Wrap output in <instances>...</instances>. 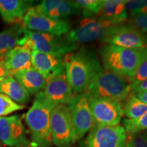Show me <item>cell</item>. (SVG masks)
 Returning <instances> with one entry per match:
<instances>
[{
  "label": "cell",
  "instance_id": "obj_1",
  "mask_svg": "<svg viewBox=\"0 0 147 147\" xmlns=\"http://www.w3.org/2000/svg\"><path fill=\"white\" fill-rule=\"evenodd\" d=\"M65 71L74 95L86 93L95 74L102 67L93 51L82 48L64 56Z\"/></svg>",
  "mask_w": 147,
  "mask_h": 147
},
{
  "label": "cell",
  "instance_id": "obj_2",
  "mask_svg": "<svg viewBox=\"0 0 147 147\" xmlns=\"http://www.w3.org/2000/svg\"><path fill=\"white\" fill-rule=\"evenodd\" d=\"M104 68L124 78H130L147 57V48L126 49L104 44L100 49Z\"/></svg>",
  "mask_w": 147,
  "mask_h": 147
},
{
  "label": "cell",
  "instance_id": "obj_3",
  "mask_svg": "<svg viewBox=\"0 0 147 147\" xmlns=\"http://www.w3.org/2000/svg\"><path fill=\"white\" fill-rule=\"evenodd\" d=\"M54 108L45 100L42 91L36 94L32 107L25 115L34 147H47L52 143L51 115Z\"/></svg>",
  "mask_w": 147,
  "mask_h": 147
},
{
  "label": "cell",
  "instance_id": "obj_4",
  "mask_svg": "<svg viewBox=\"0 0 147 147\" xmlns=\"http://www.w3.org/2000/svg\"><path fill=\"white\" fill-rule=\"evenodd\" d=\"M86 93L93 98H108L124 102L131 93L125 78L102 67L95 74Z\"/></svg>",
  "mask_w": 147,
  "mask_h": 147
},
{
  "label": "cell",
  "instance_id": "obj_5",
  "mask_svg": "<svg viewBox=\"0 0 147 147\" xmlns=\"http://www.w3.org/2000/svg\"><path fill=\"white\" fill-rule=\"evenodd\" d=\"M18 46L31 51L65 55L76 51L78 45L67 41L64 36L35 32L25 29Z\"/></svg>",
  "mask_w": 147,
  "mask_h": 147
},
{
  "label": "cell",
  "instance_id": "obj_6",
  "mask_svg": "<svg viewBox=\"0 0 147 147\" xmlns=\"http://www.w3.org/2000/svg\"><path fill=\"white\" fill-rule=\"evenodd\" d=\"M52 142L57 147H71L77 141L67 105H59L51 111Z\"/></svg>",
  "mask_w": 147,
  "mask_h": 147
},
{
  "label": "cell",
  "instance_id": "obj_7",
  "mask_svg": "<svg viewBox=\"0 0 147 147\" xmlns=\"http://www.w3.org/2000/svg\"><path fill=\"white\" fill-rule=\"evenodd\" d=\"M90 99L87 93L74 95L67 105L77 140L81 139L95 125L90 107Z\"/></svg>",
  "mask_w": 147,
  "mask_h": 147
},
{
  "label": "cell",
  "instance_id": "obj_8",
  "mask_svg": "<svg viewBox=\"0 0 147 147\" xmlns=\"http://www.w3.org/2000/svg\"><path fill=\"white\" fill-rule=\"evenodd\" d=\"M114 26L115 25L97 18H84L78 26L70 29L64 37L68 42L77 45L97 40L102 41Z\"/></svg>",
  "mask_w": 147,
  "mask_h": 147
},
{
  "label": "cell",
  "instance_id": "obj_9",
  "mask_svg": "<svg viewBox=\"0 0 147 147\" xmlns=\"http://www.w3.org/2000/svg\"><path fill=\"white\" fill-rule=\"evenodd\" d=\"M102 42L126 49L147 48V36L131 23L115 25Z\"/></svg>",
  "mask_w": 147,
  "mask_h": 147
},
{
  "label": "cell",
  "instance_id": "obj_10",
  "mask_svg": "<svg viewBox=\"0 0 147 147\" xmlns=\"http://www.w3.org/2000/svg\"><path fill=\"white\" fill-rule=\"evenodd\" d=\"M127 134L123 125H95L85 140L86 147H125Z\"/></svg>",
  "mask_w": 147,
  "mask_h": 147
},
{
  "label": "cell",
  "instance_id": "obj_11",
  "mask_svg": "<svg viewBox=\"0 0 147 147\" xmlns=\"http://www.w3.org/2000/svg\"><path fill=\"white\" fill-rule=\"evenodd\" d=\"M23 25L29 31L62 36L69 32L71 25L67 21L56 20L37 12L32 7L23 18Z\"/></svg>",
  "mask_w": 147,
  "mask_h": 147
},
{
  "label": "cell",
  "instance_id": "obj_12",
  "mask_svg": "<svg viewBox=\"0 0 147 147\" xmlns=\"http://www.w3.org/2000/svg\"><path fill=\"white\" fill-rule=\"evenodd\" d=\"M90 107L95 125H117L123 116L121 103L113 99L91 97Z\"/></svg>",
  "mask_w": 147,
  "mask_h": 147
},
{
  "label": "cell",
  "instance_id": "obj_13",
  "mask_svg": "<svg viewBox=\"0 0 147 147\" xmlns=\"http://www.w3.org/2000/svg\"><path fill=\"white\" fill-rule=\"evenodd\" d=\"M45 100L53 107L59 105H67L74 96L65 71L47 80L45 89L42 91Z\"/></svg>",
  "mask_w": 147,
  "mask_h": 147
},
{
  "label": "cell",
  "instance_id": "obj_14",
  "mask_svg": "<svg viewBox=\"0 0 147 147\" xmlns=\"http://www.w3.org/2000/svg\"><path fill=\"white\" fill-rule=\"evenodd\" d=\"M0 141L9 146H21L28 142L23 123L17 115L0 117Z\"/></svg>",
  "mask_w": 147,
  "mask_h": 147
},
{
  "label": "cell",
  "instance_id": "obj_15",
  "mask_svg": "<svg viewBox=\"0 0 147 147\" xmlns=\"http://www.w3.org/2000/svg\"><path fill=\"white\" fill-rule=\"evenodd\" d=\"M64 56L32 51V67L47 80L65 70Z\"/></svg>",
  "mask_w": 147,
  "mask_h": 147
},
{
  "label": "cell",
  "instance_id": "obj_16",
  "mask_svg": "<svg viewBox=\"0 0 147 147\" xmlns=\"http://www.w3.org/2000/svg\"><path fill=\"white\" fill-rule=\"evenodd\" d=\"M32 3L23 0H0V14L6 23L23 24L24 16L32 8Z\"/></svg>",
  "mask_w": 147,
  "mask_h": 147
},
{
  "label": "cell",
  "instance_id": "obj_17",
  "mask_svg": "<svg viewBox=\"0 0 147 147\" xmlns=\"http://www.w3.org/2000/svg\"><path fill=\"white\" fill-rule=\"evenodd\" d=\"M127 16L125 0H104L97 18L116 25L123 23Z\"/></svg>",
  "mask_w": 147,
  "mask_h": 147
},
{
  "label": "cell",
  "instance_id": "obj_18",
  "mask_svg": "<svg viewBox=\"0 0 147 147\" xmlns=\"http://www.w3.org/2000/svg\"><path fill=\"white\" fill-rule=\"evenodd\" d=\"M5 65L10 75L17 71L32 68V51L17 46L3 56Z\"/></svg>",
  "mask_w": 147,
  "mask_h": 147
},
{
  "label": "cell",
  "instance_id": "obj_19",
  "mask_svg": "<svg viewBox=\"0 0 147 147\" xmlns=\"http://www.w3.org/2000/svg\"><path fill=\"white\" fill-rule=\"evenodd\" d=\"M12 76L29 94H38L45 89L47 80L34 67L17 71Z\"/></svg>",
  "mask_w": 147,
  "mask_h": 147
},
{
  "label": "cell",
  "instance_id": "obj_20",
  "mask_svg": "<svg viewBox=\"0 0 147 147\" xmlns=\"http://www.w3.org/2000/svg\"><path fill=\"white\" fill-rule=\"evenodd\" d=\"M0 93L7 95L18 104H27L31 99V95L12 75L0 82Z\"/></svg>",
  "mask_w": 147,
  "mask_h": 147
},
{
  "label": "cell",
  "instance_id": "obj_21",
  "mask_svg": "<svg viewBox=\"0 0 147 147\" xmlns=\"http://www.w3.org/2000/svg\"><path fill=\"white\" fill-rule=\"evenodd\" d=\"M25 29L23 24H16L0 33V57L4 56L12 49L18 46Z\"/></svg>",
  "mask_w": 147,
  "mask_h": 147
},
{
  "label": "cell",
  "instance_id": "obj_22",
  "mask_svg": "<svg viewBox=\"0 0 147 147\" xmlns=\"http://www.w3.org/2000/svg\"><path fill=\"white\" fill-rule=\"evenodd\" d=\"M123 115L128 119H136L147 111V104L140 100L135 94L131 93L122 106Z\"/></svg>",
  "mask_w": 147,
  "mask_h": 147
},
{
  "label": "cell",
  "instance_id": "obj_23",
  "mask_svg": "<svg viewBox=\"0 0 147 147\" xmlns=\"http://www.w3.org/2000/svg\"><path fill=\"white\" fill-rule=\"evenodd\" d=\"M81 12V9L77 4L76 1H66L60 0L59 4L54 10H53L48 16L56 20L67 21V18L74 16Z\"/></svg>",
  "mask_w": 147,
  "mask_h": 147
},
{
  "label": "cell",
  "instance_id": "obj_24",
  "mask_svg": "<svg viewBox=\"0 0 147 147\" xmlns=\"http://www.w3.org/2000/svg\"><path fill=\"white\" fill-rule=\"evenodd\" d=\"M123 126L127 136L147 131V111L138 119H124L123 121Z\"/></svg>",
  "mask_w": 147,
  "mask_h": 147
},
{
  "label": "cell",
  "instance_id": "obj_25",
  "mask_svg": "<svg viewBox=\"0 0 147 147\" xmlns=\"http://www.w3.org/2000/svg\"><path fill=\"white\" fill-rule=\"evenodd\" d=\"M76 2L85 18H93L100 12L104 0H77Z\"/></svg>",
  "mask_w": 147,
  "mask_h": 147
},
{
  "label": "cell",
  "instance_id": "obj_26",
  "mask_svg": "<svg viewBox=\"0 0 147 147\" xmlns=\"http://www.w3.org/2000/svg\"><path fill=\"white\" fill-rule=\"evenodd\" d=\"M23 105L18 104L7 95L0 93V117H3L14 112L23 110Z\"/></svg>",
  "mask_w": 147,
  "mask_h": 147
},
{
  "label": "cell",
  "instance_id": "obj_27",
  "mask_svg": "<svg viewBox=\"0 0 147 147\" xmlns=\"http://www.w3.org/2000/svg\"><path fill=\"white\" fill-rule=\"evenodd\" d=\"M125 6L131 16L147 14V0H125Z\"/></svg>",
  "mask_w": 147,
  "mask_h": 147
},
{
  "label": "cell",
  "instance_id": "obj_28",
  "mask_svg": "<svg viewBox=\"0 0 147 147\" xmlns=\"http://www.w3.org/2000/svg\"><path fill=\"white\" fill-rule=\"evenodd\" d=\"M146 79H147V57L139 66L135 74L130 78H128L127 81L130 84V87H132L144 81Z\"/></svg>",
  "mask_w": 147,
  "mask_h": 147
},
{
  "label": "cell",
  "instance_id": "obj_29",
  "mask_svg": "<svg viewBox=\"0 0 147 147\" xmlns=\"http://www.w3.org/2000/svg\"><path fill=\"white\" fill-rule=\"evenodd\" d=\"M125 147H147V136L144 131L127 136Z\"/></svg>",
  "mask_w": 147,
  "mask_h": 147
},
{
  "label": "cell",
  "instance_id": "obj_30",
  "mask_svg": "<svg viewBox=\"0 0 147 147\" xmlns=\"http://www.w3.org/2000/svg\"><path fill=\"white\" fill-rule=\"evenodd\" d=\"M131 24L144 34H147V14L131 16Z\"/></svg>",
  "mask_w": 147,
  "mask_h": 147
},
{
  "label": "cell",
  "instance_id": "obj_31",
  "mask_svg": "<svg viewBox=\"0 0 147 147\" xmlns=\"http://www.w3.org/2000/svg\"><path fill=\"white\" fill-rule=\"evenodd\" d=\"M10 75V71H8L5 65L4 57L3 56L0 57V82L2 81Z\"/></svg>",
  "mask_w": 147,
  "mask_h": 147
},
{
  "label": "cell",
  "instance_id": "obj_32",
  "mask_svg": "<svg viewBox=\"0 0 147 147\" xmlns=\"http://www.w3.org/2000/svg\"><path fill=\"white\" fill-rule=\"evenodd\" d=\"M146 89H147V79L144 80V81L141 82L140 83L137 84V85L131 87V93H134V94H136V93H139L140 91H144Z\"/></svg>",
  "mask_w": 147,
  "mask_h": 147
},
{
  "label": "cell",
  "instance_id": "obj_33",
  "mask_svg": "<svg viewBox=\"0 0 147 147\" xmlns=\"http://www.w3.org/2000/svg\"><path fill=\"white\" fill-rule=\"evenodd\" d=\"M135 95L140 100L142 101V102L147 104V89L136 93Z\"/></svg>",
  "mask_w": 147,
  "mask_h": 147
},
{
  "label": "cell",
  "instance_id": "obj_34",
  "mask_svg": "<svg viewBox=\"0 0 147 147\" xmlns=\"http://www.w3.org/2000/svg\"><path fill=\"white\" fill-rule=\"evenodd\" d=\"M144 133H145V134H146V135L147 136V131H144Z\"/></svg>",
  "mask_w": 147,
  "mask_h": 147
}]
</instances>
